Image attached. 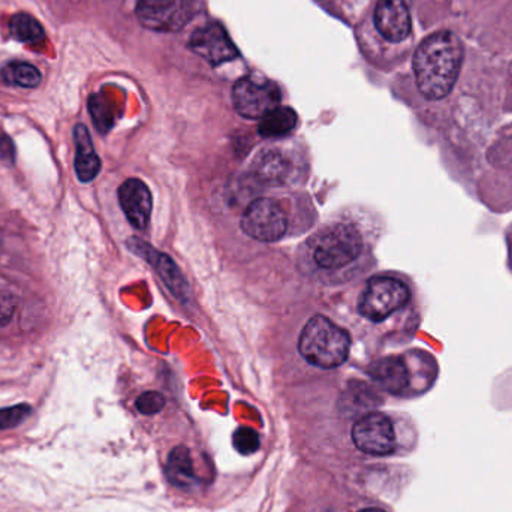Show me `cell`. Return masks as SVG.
Here are the masks:
<instances>
[{
    "label": "cell",
    "mask_w": 512,
    "mask_h": 512,
    "mask_svg": "<svg viewBox=\"0 0 512 512\" xmlns=\"http://www.w3.org/2000/svg\"><path fill=\"white\" fill-rule=\"evenodd\" d=\"M191 48L198 56L204 57L213 65L228 62L239 56L236 45L233 44L224 27L219 24H209L203 29H198L192 35Z\"/></svg>",
    "instance_id": "9"
},
{
    "label": "cell",
    "mask_w": 512,
    "mask_h": 512,
    "mask_svg": "<svg viewBox=\"0 0 512 512\" xmlns=\"http://www.w3.org/2000/svg\"><path fill=\"white\" fill-rule=\"evenodd\" d=\"M15 304L9 297H0V325L8 324L14 313Z\"/></svg>",
    "instance_id": "24"
},
{
    "label": "cell",
    "mask_w": 512,
    "mask_h": 512,
    "mask_svg": "<svg viewBox=\"0 0 512 512\" xmlns=\"http://www.w3.org/2000/svg\"><path fill=\"white\" fill-rule=\"evenodd\" d=\"M463 44L453 32H438L421 42L414 57L418 89L427 99L450 95L463 63Z\"/></svg>",
    "instance_id": "1"
},
{
    "label": "cell",
    "mask_w": 512,
    "mask_h": 512,
    "mask_svg": "<svg viewBox=\"0 0 512 512\" xmlns=\"http://www.w3.org/2000/svg\"><path fill=\"white\" fill-rule=\"evenodd\" d=\"M363 249V240L357 228L348 224L328 227L316 237L313 245V259L325 270L345 267L358 258Z\"/></svg>",
    "instance_id": "3"
},
{
    "label": "cell",
    "mask_w": 512,
    "mask_h": 512,
    "mask_svg": "<svg viewBox=\"0 0 512 512\" xmlns=\"http://www.w3.org/2000/svg\"><path fill=\"white\" fill-rule=\"evenodd\" d=\"M360 512H385V511L379 510V508H369V510H363Z\"/></svg>",
    "instance_id": "25"
},
{
    "label": "cell",
    "mask_w": 512,
    "mask_h": 512,
    "mask_svg": "<svg viewBox=\"0 0 512 512\" xmlns=\"http://www.w3.org/2000/svg\"><path fill=\"white\" fill-rule=\"evenodd\" d=\"M288 219L274 200L259 198L243 213L242 230L258 242L273 243L285 236Z\"/></svg>",
    "instance_id": "6"
},
{
    "label": "cell",
    "mask_w": 512,
    "mask_h": 512,
    "mask_svg": "<svg viewBox=\"0 0 512 512\" xmlns=\"http://www.w3.org/2000/svg\"><path fill=\"white\" fill-rule=\"evenodd\" d=\"M375 24L388 41H405L412 26L405 0H379L375 9Z\"/></svg>",
    "instance_id": "11"
},
{
    "label": "cell",
    "mask_w": 512,
    "mask_h": 512,
    "mask_svg": "<svg viewBox=\"0 0 512 512\" xmlns=\"http://www.w3.org/2000/svg\"><path fill=\"white\" fill-rule=\"evenodd\" d=\"M352 441L361 453L388 456L396 450V432L387 415L372 412L352 427Z\"/></svg>",
    "instance_id": "7"
},
{
    "label": "cell",
    "mask_w": 512,
    "mask_h": 512,
    "mask_svg": "<svg viewBox=\"0 0 512 512\" xmlns=\"http://www.w3.org/2000/svg\"><path fill=\"white\" fill-rule=\"evenodd\" d=\"M128 246L132 252L140 255L141 258L147 259V261L156 268L159 276L164 280L165 285L170 288V291L173 292L177 298L186 300L189 294L188 282H186L182 271L179 270L176 262H174L170 256L153 251L149 245H146V243L138 239L129 240Z\"/></svg>",
    "instance_id": "12"
},
{
    "label": "cell",
    "mask_w": 512,
    "mask_h": 512,
    "mask_svg": "<svg viewBox=\"0 0 512 512\" xmlns=\"http://www.w3.org/2000/svg\"><path fill=\"white\" fill-rule=\"evenodd\" d=\"M233 101L236 110L246 119H262L279 107V87L271 81L242 78L234 86Z\"/></svg>",
    "instance_id": "8"
},
{
    "label": "cell",
    "mask_w": 512,
    "mask_h": 512,
    "mask_svg": "<svg viewBox=\"0 0 512 512\" xmlns=\"http://www.w3.org/2000/svg\"><path fill=\"white\" fill-rule=\"evenodd\" d=\"M2 75L9 84L24 87V89H35L42 81L41 72L30 63H11L3 69Z\"/></svg>",
    "instance_id": "19"
},
{
    "label": "cell",
    "mask_w": 512,
    "mask_h": 512,
    "mask_svg": "<svg viewBox=\"0 0 512 512\" xmlns=\"http://www.w3.org/2000/svg\"><path fill=\"white\" fill-rule=\"evenodd\" d=\"M370 375L384 390L393 394L403 393L411 385V372L406 357H388L376 361L370 369Z\"/></svg>",
    "instance_id": "13"
},
{
    "label": "cell",
    "mask_w": 512,
    "mask_h": 512,
    "mask_svg": "<svg viewBox=\"0 0 512 512\" xmlns=\"http://www.w3.org/2000/svg\"><path fill=\"white\" fill-rule=\"evenodd\" d=\"M168 480L174 486L185 487L195 484L194 463H192L191 453L186 447L174 448L170 454L167 463Z\"/></svg>",
    "instance_id": "16"
},
{
    "label": "cell",
    "mask_w": 512,
    "mask_h": 512,
    "mask_svg": "<svg viewBox=\"0 0 512 512\" xmlns=\"http://www.w3.org/2000/svg\"><path fill=\"white\" fill-rule=\"evenodd\" d=\"M252 170L256 179L268 185H283L292 174V162L279 150H265L256 156Z\"/></svg>",
    "instance_id": "15"
},
{
    "label": "cell",
    "mask_w": 512,
    "mask_h": 512,
    "mask_svg": "<svg viewBox=\"0 0 512 512\" xmlns=\"http://www.w3.org/2000/svg\"><path fill=\"white\" fill-rule=\"evenodd\" d=\"M15 147L11 138L0 129V161L14 162Z\"/></svg>",
    "instance_id": "23"
},
{
    "label": "cell",
    "mask_w": 512,
    "mask_h": 512,
    "mask_svg": "<svg viewBox=\"0 0 512 512\" xmlns=\"http://www.w3.org/2000/svg\"><path fill=\"white\" fill-rule=\"evenodd\" d=\"M233 444L240 454H245V456L254 454L255 451L259 450L258 433L255 430L248 429V427H242L234 433Z\"/></svg>",
    "instance_id": "20"
},
{
    "label": "cell",
    "mask_w": 512,
    "mask_h": 512,
    "mask_svg": "<svg viewBox=\"0 0 512 512\" xmlns=\"http://www.w3.org/2000/svg\"><path fill=\"white\" fill-rule=\"evenodd\" d=\"M119 203L132 227L144 230L149 225L152 194L146 183L138 179L126 180L119 188Z\"/></svg>",
    "instance_id": "10"
},
{
    "label": "cell",
    "mask_w": 512,
    "mask_h": 512,
    "mask_svg": "<svg viewBox=\"0 0 512 512\" xmlns=\"http://www.w3.org/2000/svg\"><path fill=\"white\" fill-rule=\"evenodd\" d=\"M198 12V0H138L137 17L158 32H176Z\"/></svg>",
    "instance_id": "5"
},
{
    "label": "cell",
    "mask_w": 512,
    "mask_h": 512,
    "mask_svg": "<svg viewBox=\"0 0 512 512\" xmlns=\"http://www.w3.org/2000/svg\"><path fill=\"white\" fill-rule=\"evenodd\" d=\"M297 125V114L286 107H277L276 110L262 117L258 132L262 138H277L289 134Z\"/></svg>",
    "instance_id": "17"
},
{
    "label": "cell",
    "mask_w": 512,
    "mask_h": 512,
    "mask_svg": "<svg viewBox=\"0 0 512 512\" xmlns=\"http://www.w3.org/2000/svg\"><path fill=\"white\" fill-rule=\"evenodd\" d=\"M30 414H32V408L27 405H17L12 406V408L0 409V430L17 427L18 424L23 423Z\"/></svg>",
    "instance_id": "21"
},
{
    "label": "cell",
    "mask_w": 512,
    "mask_h": 512,
    "mask_svg": "<svg viewBox=\"0 0 512 512\" xmlns=\"http://www.w3.org/2000/svg\"><path fill=\"white\" fill-rule=\"evenodd\" d=\"M351 339L343 328L325 318L313 316L301 331L298 351L304 360L319 369H336L345 363Z\"/></svg>",
    "instance_id": "2"
},
{
    "label": "cell",
    "mask_w": 512,
    "mask_h": 512,
    "mask_svg": "<svg viewBox=\"0 0 512 512\" xmlns=\"http://www.w3.org/2000/svg\"><path fill=\"white\" fill-rule=\"evenodd\" d=\"M409 289L405 283L393 277H373L369 280L360 301L358 310L364 318L381 322L402 309L409 301Z\"/></svg>",
    "instance_id": "4"
},
{
    "label": "cell",
    "mask_w": 512,
    "mask_h": 512,
    "mask_svg": "<svg viewBox=\"0 0 512 512\" xmlns=\"http://www.w3.org/2000/svg\"><path fill=\"white\" fill-rule=\"evenodd\" d=\"M138 411L143 415H155L162 411L165 406V399L161 393L156 391H147V393L141 394L137 399Z\"/></svg>",
    "instance_id": "22"
},
{
    "label": "cell",
    "mask_w": 512,
    "mask_h": 512,
    "mask_svg": "<svg viewBox=\"0 0 512 512\" xmlns=\"http://www.w3.org/2000/svg\"><path fill=\"white\" fill-rule=\"evenodd\" d=\"M9 30H11L12 38L24 42V44H38V42L44 41L45 38L44 29H42L39 21L35 20L32 15L24 14V12L15 14L11 18Z\"/></svg>",
    "instance_id": "18"
},
{
    "label": "cell",
    "mask_w": 512,
    "mask_h": 512,
    "mask_svg": "<svg viewBox=\"0 0 512 512\" xmlns=\"http://www.w3.org/2000/svg\"><path fill=\"white\" fill-rule=\"evenodd\" d=\"M74 141L77 147L75 153V173L81 183H90L98 177L101 171V159L96 155L89 129L84 125L74 128Z\"/></svg>",
    "instance_id": "14"
}]
</instances>
